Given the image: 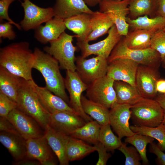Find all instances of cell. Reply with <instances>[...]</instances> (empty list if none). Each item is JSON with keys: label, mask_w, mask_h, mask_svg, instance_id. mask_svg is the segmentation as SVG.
<instances>
[{"label": "cell", "mask_w": 165, "mask_h": 165, "mask_svg": "<svg viewBox=\"0 0 165 165\" xmlns=\"http://www.w3.org/2000/svg\"><path fill=\"white\" fill-rule=\"evenodd\" d=\"M156 89L157 92L165 94V79H160L157 81Z\"/></svg>", "instance_id": "c3c4849f"}, {"label": "cell", "mask_w": 165, "mask_h": 165, "mask_svg": "<svg viewBox=\"0 0 165 165\" xmlns=\"http://www.w3.org/2000/svg\"><path fill=\"white\" fill-rule=\"evenodd\" d=\"M91 14L82 13L64 20L66 28L76 34L78 42L86 41L92 32Z\"/></svg>", "instance_id": "603a6c76"}, {"label": "cell", "mask_w": 165, "mask_h": 165, "mask_svg": "<svg viewBox=\"0 0 165 165\" xmlns=\"http://www.w3.org/2000/svg\"><path fill=\"white\" fill-rule=\"evenodd\" d=\"M98 154V159L97 162L96 163V165H105L111 156L110 153L107 152L106 148L101 142H99L95 144Z\"/></svg>", "instance_id": "b9f144b4"}, {"label": "cell", "mask_w": 165, "mask_h": 165, "mask_svg": "<svg viewBox=\"0 0 165 165\" xmlns=\"http://www.w3.org/2000/svg\"><path fill=\"white\" fill-rule=\"evenodd\" d=\"M12 24L9 22L0 23V38H7L9 40H13L16 38V35L13 29Z\"/></svg>", "instance_id": "7bdbcfd3"}, {"label": "cell", "mask_w": 165, "mask_h": 165, "mask_svg": "<svg viewBox=\"0 0 165 165\" xmlns=\"http://www.w3.org/2000/svg\"><path fill=\"white\" fill-rule=\"evenodd\" d=\"M129 1L106 0L101 1L99 4V11L109 16L121 36H126L129 32L130 26L126 18L129 13Z\"/></svg>", "instance_id": "30bf717a"}, {"label": "cell", "mask_w": 165, "mask_h": 165, "mask_svg": "<svg viewBox=\"0 0 165 165\" xmlns=\"http://www.w3.org/2000/svg\"><path fill=\"white\" fill-rule=\"evenodd\" d=\"M130 110L134 126L155 127L162 123L164 112L154 99L142 97L131 106Z\"/></svg>", "instance_id": "3957f363"}, {"label": "cell", "mask_w": 165, "mask_h": 165, "mask_svg": "<svg viewBox=\"0 0 165 165\" xmlns=\"http://www.w3.org/2000/svg\"><path fill=\"white\" fill-rule=\"evenodd\" d=\"M121 139L114 134L109 123L101 126L99 141L104 146L108 151L113 152L121 145Z\"/></svg>", "instance_id": "e575fe53"}, {"label": "cell", "mask_w": 165, "mask_h": 165, "mask_svg": "<svg viewBox=\"0 0 165 165\" xmlns=\"http://www.w3.org/2000/svg\"><path fill=\"white\" fill-rule=\"evenodd\" d=\"M64 81L69 95V105L86 122L93 120L84 112L81 104L82 93L86 91L88 84L82 80L76 71H66Z\"/></svg>", "instance_id": "9c48e42d"}, {"label": "cell", "mask_w": 165, "mask_h": 165, "mask_svg": "<svg viewBox=\"0 0 165 165\" xmlns=\"http://www.w3.org/2000/svg\"><path fill=\"white\" fill-rule=\"evenodd\" d=\"M15 0H0V20H6L12 24L14 25L19 30L22 29L20 24L12 20L8 14V9L10 5Z\"/></svg>", "instance_id": "60d3db41"}, {"label": "cell", "mask_w": 165, "mask_h": 165, "mask_svg": "<svg viewBox=\"0 0 165 165\" xmlns=\"http://www.w3.org/2000/svg\"><path fill=\"white\" fill-rule=\"evenodd\" d=\"M76 36L63 32L57 39L50 42L49 46L44 50L52 56L59 63L60 68L66 71H75L76 48L73 44V38Z\"/></svg>", "instance_id": "277c9868"}, {"label": "cell", "mask_w": 165, "mask_h": 165, "mask_svg": "<svg viewBox=\"0 0 165 165\" xmlns=\"http://www.w3.org/2000/svg\"><path fill=\"white\" fill-rule=\"evenodd\" d=\"M118 58L130 59L139 65L159 68L161 64L159 53L150 48L144 50H134L128 48L122 38L115 46L108 61L109 63Z\"/></svg>", "instance_id": "5b68a950"}, {"label": "cell", "mask_w": 165, "mask_h": 165, "mask_svg": "<svg viewBox=\"0 0 165 165\" xmlns=\"http://www.w3.org/2000/svg\"><path fill=\"white\" fill-rule=\"evenodd\" d=\"M157 2L158 0H130L128 8L131 19L145 15L156 16Z\"/></svg>", "instance_id": "4dcf8cb0"}, {"label": "cell", "mask_w": 165, "mask_h": 165, "mask_svg": "<svg viewBox=\"0 0 165 165\" xmlns=\"http://www.w3.org/2000/svg\"><path fill=\"white\" fill-rule=\"evenodd\" d=\"M159 104L165 113V94L157 95L155 99Z\"/></svg>", "instance_id": "681fc988"}, {"label": "cell", "mask_w": 165, "mask_h": 165, "mask_svg": "<svg viewBox=\"0 0 165 165\" xmlns=\"http://www.w3.org/2000/svg\"><path fill=\"white\" fill-rule=\"evenodd\" d=\"M113 86L117 103L132 105L142 97L136 87L127 82L114 81Z\"/></svg>", "instance_id": "83f0119b"}, {"label": "cell", "mask_w": 165, "mask_h": 165, "mask_svg": "<svg viewBox=\"0 0 165 165\" xmlns=\"http://www.w3.org/2000/svg\"><path fill=\"white\" fill-rule=\"evenodd\" d=\"M131 105L116 103L109 110V123L120 139L134 134L130 129L129 121L131 117Z\"/></svg>", "instance_id": "5bb4252c"}, {"label": "cell", "mask_w": 165, "mask_h": 165, "mask_svg": "<svg viewBox=\"0 0 165 165\" xmlns=\"http://www.w3.org/2000/svg\"><path fill=\"white\" fill-rule=\"evenodd\" d=\"M33 54V68L39 71L44 79L61 75L59 63L52 56L37 47Z\"/></svg>", "instance_id": "d6986e66"}, {"label": "cell", "mask_w": 165, "mask_h": 165, "mask_svg": "<svg viewBox=\"0 0 165 165\" xmlns=\"http://www.w3.org/2000/svg\"><path fill=\"white\" fill-rule=\"evenodd\" d=\"M126 21L129 26L134 29L154 30L158 31L165 28V19L159 16L149 17L147 15H145L139 16L135 19L127 17Z\"/></svg>", "instance_id": "1f68e13d"}, {"label": "cell", "mask_w": 165, "mask_h": 165, "mask_svg": "<svg viewBox=\"0 0 165 165\" xmlns=\"http://www.w3.org/2000/svg\"><path fill=\"white\" fill-rule=\"evenodd\" d=\"M104 0H101V1H104Z\"/></svg>", "instance_id": "f5cc1de1"}, {"label": "cell", "mask_w": 165, "mask_h": 165, "mask_svg": "<svg viewBox=\"0 0 165 165\" xmlns=\"http://www.w3.org/2000/svg\"><path fill=\"white\" fill-rule=\"evenodd\" d=\"M114 80L107 75L88 84L86 97L109 109L117 103Z\"/></svg>", "instance_id": "8992f818"}, {"label": "cell", "mask_w": 165, "mask_h": 165, "mask_svg": "<svg viewBox=\"0 0 165 165\" xmlns=\"http://www.w3.org/2000/svg\"><path fill=\"white\" fill-rule=\"evenodd\" d=\"M29 45L28 42H21L1 48L0 66L27 80H33L34 54Z\"/></svg>", "instance_id": "6da1fadb"}, {"label": "cell", "mask_w": 165, "mask_h": 165, "mask_svg": "<svg viewBox=\"0 0 165 165\" xmlns=\"http://www.w3.org/2000/svg\"><path fill=\"white\" fill-rule=\"evenodd\" d=\"M76 71L82 80L88 84L107 75L108 59L97 56L86 59L81 56L76 57Z\"/></svg>", "instance_id": "52a82bcc"}, {"label": "cell", "mask_w": 165, "mask_h": 165, "mask_svg": "<svg viewBox=\"0 0 165 165\" xmlns=\"http://www.w3.org/2000/svg\"><path fill=\"white\" fill-rule=\"evenodd\" d=\"M17 108L35 120L44 131L50 113L44 107L29 81L22 78L18 91Z\"/></svg>", "instance_id": "7a4b0ae2"}, {"label": "cell", "mask_w": 165, "mask_h": 165, "mask_svg": "<svg viewBox=\"0 0 165 165\" xmlns=\"http://www.w3.org/2000/svg\"><path fill=\"white\" fill-rule=\"evenodd\" d=\"M157 31L140 29H134L122 39L127 46L131 49L144 50L150 48L153 35Z\"/></svg>", "instance_id": "484cf974"}, {"label": "cell", "mask_w": 165, "mask_h": 165, "mask_svg": "<svg viewBox=\"0 0 165 165\" xmlns=\"http://www.w3.org/2000/svg\"><path fill=\"white\" fill-rule=\"evenodd\" d=\"M91 22L92 31L87 38L86 41L88 42L95 40L108 33L114 25L107 14L99 11L94 12L91 14Z\"/></svg>", "instance_id": "4316f807"}, {"label": "cell", "mask_w": 165, "mask_h": 165, "mask_svg": "<svg viewBox=\"0 0 165 165\" xmlns=\"http://www.w3.org/2000/svg\"><path fill=\"white\" fill-rule=\"evenodd\" d=\"M86 4L90 7H94L99 4L101 0H83Z\"/></svg>", "instance_id": "f907efd6"}, {"label": "cell", "mask_w": 165, "mask_h": 165, "mask_svg": "<svg viewBox=\"0 0 165 165\" xmlns=\"http://www.w3.org/2000/svg\"><path fill=\"white\" fill-rule=\"evenodd\" d=\"M26 157L38 161L44 165L47 160L54 159L53 151L44 135L26 140Z\"/></svg>", "instance_id": "7402d4cb"}, {"label": "cell", "mask_w": 165, "mask_h": 165, "mask_svg": "<svg viewBox=\"0 0 165 165\" xmlns=\"http://www.w3.org/2000/svg\"><path fill=\"white\" fill-rule=\"evenodd\" d=\"M96 147L87 144L83 140L69 136L66 148L69 162L79 160L96 151Z\"/></svg>", "instance_id": "f546056e"}, {"label": "cell", "mask_w": 165, "mask_h": 165, "mask_svg": "<svg viewBox=\"0 0 165 165\" xmlns=\"http://www.w3.org/2000/svg\"><path fill=\"white\" fill-rule=\"evenodd\" d=\"M85 120L76 113L60 112L50 114L48 124L54 129L70 135L86 123Z\"/></svg>", "instance_id": "2e32d148"}, {"label": "cell", "mask_w": 165, "mask_h": 165, "mask_svg": "<svg viewBox=\"0 0 165 165\" xmlns=\"http://www.w3.org/2000/svg\"><path fill=\"white\" fill-rule=\"evenodd\" d=\"M149 144L150 152L157 156L156 160L157 164L165 165V153L155 142L153 141Z\"/></svg>", "instance_id": "ee69618b"}, {"label": "cell", "mask_w": 165, "mask_h": 165, "mask_svg": "<svg viewBox=\"0 0 165 165\" xmlns=\"http://www.w3.org/2000/svg\"><path fill=\"white\" fill-rule=\"evenodd\" d=\"M45 87L49 90L63 99L68 103L69 98L65 91L64 79L62 75L45 79Z\"/></svg>", "instance_id": "8d00e7d4"}, {"label": "cell", "mask_w": 165, "mask_h": 165, "mask_svg": "<svg viewBox=\"0 0 165 165\" xmlns=\"http://www.w3.org/2000/svg\"><path fill=\"white\" fill-rule=\"evenodd\" d=\"M154 139L150 136L135 133L132 136L127 137L125 142L131 144L135 148L140 155L143 164L147 165L149 162L146 155V147Z\"/></svg>", "instance_id": "d590c367"}, {"label": "cell", "mask_w": 165, "mask_h": 165, "mask_svg": "<svg viewBox=\"0 0 165 165\" xmlns=\"http://www.w3.org/2000/svg\"><path fill=\"white\" fill-rule=\"evenodd\" d=\"M107 36L104 39L93 44L85 41H77V45L84 58L91 55L103 57L108 59L113 50L121 38L114 24L109 30Z\"/></svg>", "instance_id": "ba28073f"}, {"label": "cell", "mask_w": 165, "mask_h": 165, "mask_svg": "<svg viewBox=\"0 0 165 165\" xmlns=\"http://www.w3.org/2000/svg\"><path fill=\"white\" fill-rule=\"evenodd\" d=\"M118 149L125 156V165H141V157L134 147L127 146L126 144L123 143Z\"/></svg>", "instance_id": "f35d334b"}, {"label": "cell", "mask_w": 165, "mask_h": 165, "mask_svg": "<svg viewBox=\"0 0 165 165\" xmlns=\"http://www.w3.org/2000/svg\"><path fill=\"white\" fill-rule=\"evenodd\" d=\"M0 131L20 134L15 127L7 118L0 117Z\"/></svg>", "instance_id": "f6af8a7d"}, {"label": "cell", "mask_w": 165, "mask_h": 165, "mask_svg": "<svg viewBox=\"0 0 165 165\" xmlns=\"http://www.w3.org/2000/svg\"><path fill=\"white\" fill-rule=\"evenodd\" d=\"M44 136L57 158L61 165H68L69 161L66 154V148L69 136L57 130L49 124L44 130Z\"/></svg>", "instance_id": "ac0fdd59"}, {"label": "cell", "mask_w": 165, "mask_h": 165, "mask_svg": "<svg viewBox=\"0 0 165 165\" xmlns=\"http://www.w3.org/2000/svg\"><path fill=\"white\" fill-rule=\"evenodd\" d=\"M150 48L159 53L161 64L165 68V31L164 29L157 31L153 35L151 39Z\"/></svg>", "instance_id": "74e56055"}, {"label": "cell", "mask_w": 165, "mask_h": 165, "mask_svg": "<svg viewBox=\"0 0 165 165\" xmlns=\"http://www.w3.org/2000/svg\"><path fill=\"white\" fill-rule=\"evenodd\" d=\"M29 81L41 103L50 114L68 112L78 114L61 98L53 94L46 87L38 86L33 79Z\"/></svg>", "instance_id": "e0dca14e"}, {"label": "cell", "mask_w": 165, "mask_h": 165, "mask_svg": "<svg viewBox=\"0 0 165 165\" xmlns=\"http://www.w3.org/2000/svg\"><path fill=\"white\" fill-rule=\"evenodd\" d=\"M162 123L163 124L165 125V113H164V115Z\"/></svg>", "instance_id": "816d5d0a"}, {"label": "cell", "mask_w": 165, "mask_h": 165, "mask_svg": "<svg viewBox=\"0 0 165 165\" xmlns=\"http://www.w3.org/2000/svg\"><path fill=\"white\" fill-rule=\"evenodd\" d=\"M13 164L15 165H41L38 161L26 157L20 160L14 161Z\"/></svg>", "instance_id": "bcb514c9"}, {"label": "cell", "mask_w": 165, "mask_h": 165, "mask_svg": "<svg viewBox=\"0 0 165 165\" xmlns=\"http://www.w3.org/2000/svg\"><path fill=\"white\" fill-rule=\"evenodd\" d=\"M17 108V104L0 92V116L7 118L9 113Z\"/></svg>", "instance_id": "ab89813d"}, {"label": "cell", "mask_w": 165, "mask_h": 165, "mask_svg": "<svg viewBox=\"0 0 165 165\" xmlns=\"http://www.w3.org/2000/svg\"><path fill=\"white\" fill-rule=\"evenodd\" d=\"M0 142L8 150L14 161L26 157V140L20 134L0 131Z\"/></svg>", "instance_id": "cb8c5ba5"}, {"label": "cell", "mask_w": 165, "mask_h": 165, "mask_svg": "<svg viewBox=\"0 0 165 165\" xmlns=\"http://www.w3.org/2000/svg\"><path fill=\"white\" fill-rule=\"evenodd\" d=\"M45 23L35 29V38L42 44L57 39L66 28L64 20L57 17H54Z\"/></svg>", "instance_id": "ffe728a7"}, {"label": "cell", "mask_w": 165, "mask_h": 165, "mask_svg": "<svg viewBox=\"0 0 165 165\" xmlns=\"http://www.w3.org/2000/svg\"><path fill=\"white\" fill-rule=\"evenodd\" d=\"M127 58H118L108 63L107 75L114 81H122L136 87L135 78L139 66Z\"/></svg>", "instance_id": "9a60e30c"}, {"label": "cell", "mask_w": 165, "mask_h": 165, "mask_svg": "<svg viewBox=\"0 0 165 165\" xmlns=\"http://www.w3.org/2000/svg\"><path fill=\"white\" fill-rule=\"evenodd\" d=\"M156 15L165 19V0H158Z\"/></svg>", "instance_id": "7dc6e473"}, {"label": "cell", "mask_w": 165, "mask_h": 165, "mask_svg": "<svg viewBox=\"0 0 165 165\" xmlns=\"http://www.w3.org/2000/svg\"><path fill=\"white\" fill-rule=\"evenodd\" d=\"M159 68L139 65L137 71L136 86L141 96L154 99L157 96V81L160 79Z\"/></svg>", "instance_id": "4fadbf2b"}, {"label": "cell", "mask_w": 165, "mask_h": 165, "mask_svg": "<svg viewBox=\"0 0 165 165\" xmlns=\"http://www.w3.org/2000/svg\"><path fill=\"white\" fill-rule=\"evenodd\" d=\"M7 119L24 138L27 140L38 138L44 135V131L33 118L16 108L12 111Z\"/></svg>", "instance_id": "7c38bea8"}, {"label": "cell", "mask_w": 165, "mask_h": 165, "mask_svg": "<svg viewBox=\"0 0 165 165\" xmlns=\"http://www.w3.org/2000/svg\"><path fill=\"white\" fill-rule=\"evenodd\" d=\"M164 29L165 31V28H164Z\"/></svg>", "instance_id": "db71d44e"}, {"label": "cell", "mask_w": 165, "mask_h": 165, "mask_svg": "<svg viewBox=\"0 0 165 165\" xmlns=\"http://www.w3.org/2000/svg\"><path fill=\"white\" fill-rule=\"evenodd\" d=\"M81 104L84 112L101 126L109 123V110L82 95ZM110 124V123H109Z\"/></svg>", "instance_id": "f1b7e54d"}, {"label": "cell", "mask_w": 165, "mask_h": 165, "mask_svg": "<svg viewBox=\"0 0 165 165\" xmlns=\"http://www.w3.org/2000/svg\"><path fill=\"white\" fill-rule=\"evenodd\" d=\"M22 79L0 66V92L16 102Z\"/></svg>", "instance_id": "d4e9b609"}, {"label": "cell", "mask_w": 165, "mask_h": 165, "mask_svg": "<svg viewBox=\"0 0 165 165\" xmlns=\"http://www.w3.org/2000/svg\"><path fill=\"white\" fill-rule=\"evenodd\" d=\"M130 127L134 133L149 136L157 140L158 146L162 151H165V125L162 123L155 127L134 125Z\"/></svg>", "instance_id": "836d02e7"}, {"label": "cell", "mask_w": 165, "mask_h": 165, "mask_svg": "<svg viewBox=\"0 0 165 165\" xmlns=\"http://www.w3.org/2000/svg\"><path fill=\"white\" fill-rule=\"evenodd\" d=\"M24 1L25 0H23Z\"/></svg>", "instance_id": "11a10c76"}, {"label": "cell", "mask_w": 165, "mask_h": 165, "mask_svg": "<svg viewBox=\"0 0 165 165\" xmlns=\"http://www.w3.org/2000/svg\"><path fill=\"white\" fill-rule=\"evenodd\" d=\"M21 2L24 11V16L20 25L24 31L35 29L41 24L54 16L53 8L40 7L29 0Z\"/></svg>", "instance_id": "8fae6325"}, {"label": "cell", "mask_w": 165, "mask_h": 165, "mask_svg": "<svg viewBox=\"0 0 165 165\" xmlns=\"http://www.w3.org/2000/svg\"><path fill=\"white\" fill-rule=\"evenodd\" d=\"M53 8L54 17L64 20L79 14H92L94 12L83 0H56Z\"/></svg>", "instance_id": "44dd1931"}, {"label": "cell", "mask_w": 165, "mask_h": 165, "mask_svg": "<svg viewBox=\"0 0 165 165\" xmlns=\"http://www.w3.org/2000/svg\"><path fill=\"white\" fill-rule=\"evenodd\" d=\"M101 126L96 121L92 120L76 129L70 136L95 145L99 142Z\"/></svg>", "instance_id": "d6a6232c"}]
</instances>
